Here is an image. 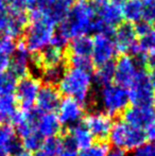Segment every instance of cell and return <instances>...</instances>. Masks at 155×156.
Returning <instances> with one entry per match:
<instances>
[{
	"instance_id": "1",
	"label": "cell",
	"mask_w": 155,
	"mask_h": 156,
	"mask_svg": "<svg viewBox=\"0 0 155 156\" xmlns=\"http://www.w3.org/2000/svg\"><path fill=\"white\" fill-rule=\"evenodd\" d=\"M58 25L51 46L60 48L66 46L75 37L96 32L97 16L95 5L88 0H77Z\"/></svg>"
},
{
	"instance_id": "2",
	"label": "cell",
	"mask_w": 155,
	"mask_h": 156,
	"mask_svg": "<svg viewBox=\"0 0 155 156\" xmlns=\"http://www.w3.org/2000/svg\"><path fill=\"white\" fill-rule=\"evenodd\" d=\"M56 31V23L36 9H32L25 29V44L28 51L38 54L52 45Z\"/></svg>"
},
{
	"instance_id": "3",
	"label": "cell",
	"mask_w": 155,
	"mask_h": 156,
	"mask_svg": "<svg viewBox=\"0 0 155 156\" xmlns=\"http://www.w3.org/2000/svg\"><path fill=\"white\" fill-rule=\"evenodd\" d=\"M58 86L60 94L85 104L89 100L93 90V74L91 73V70L70 66L65 68Z\"/></svg>"
},
{
	"instance_id": "4",
	"label": "cell",
	"mask_w": 155,
	"mask_h": 156,
	"mask_svg": "<svg viewBox=\"0 0 155 156\" xmlns=\"http://www.w3.org/2000/svg\"><path fill=\"white\" fill-rule=\"evenodd\" d=\"M98 104L101 111L110 117H117L124 113L130 104L128 90L116 83L100 87L98 93Z\"/></svg>"
},
{
	"instance_id": "5",
	"label": "cell",
	"mask_w": 155,
	"mask_h": 156,
	"mask_svg": "<svg viewBox=\"0 0 155 156\" xmlns=\"http://www.w3.org/2000/svg\"><path fill=\"white\" fill-rule=\"evenodd\" d=\"M107 138L110 144H113L115 149H119L125 152H132L147 139L143 129L132 126L122 119L113 123Z\"/></svg>"
},
{
	"instance_id": "6",
	"label": "cell",
	"mask_w": 155,
	"mask_h": 156,
	"mask_svg": "<svg viewBox=\"0 0 155 156\" xmlns=\"http://www.w3.org/2000/svg\"><path fill=\"white\" fill-rule=\"evenodd\" d=\"M97 16V30L96 32L113 33L123 19L122 4H118L111 0H93Z\"/></svg>"
},
{
	"instance_id": "7",
	"label": "cell",
	"mask_w": 155,
	"mask_h": 156,
	"mask_svg": "<svg viewBox=\"0 0 155 156\" xmlns=\"http://www.w3.org/2000/svg\"><path fill=\"white\" fill-rule=\"evenodd\" d=\"M137 33V44L132 55L136 56L143 63L149 62L155 66V27L145 21L136 23L134 26Z\"/></svg>"
},
{
	"instance_id": "8",
	"label": "cell",
	"mask_w": 155,
	"mask_h": 156,
	"mask_svg": "<svg viewBox=\"0 0 155 156\" xmlns=\"http://www.w3.org/2000/svg\"><path fill=\"white\" fill-rule=\"evenodd\" d=\"M130 103L136 106H155V91L149 81L148 72L140 68L126 88Z\"/></svg>"
},
{
	"instance_id": "9",
	"label": "cell",
	"mask_w": 155,
	"mask_h": 156,
	"mask_svg": "<svg viewBox=\"0 0 155 156\" xmlns=\"http://www.w3.org/2000/svg\"><path fill=\"white\" fill-rule=\"evenodd\" d=\"M118 51L113 39V33L96 32L93 38V49H91V61L98 67L113 63Z\"/></svg>"
},
{
	"instance_id": "10",
	"label": "cell",
	"mask_w": 155,
	"mask_h": 156,
	"mask_svg": "<svg viewBox=\"0 0 155 156\" xmlns=\"http://www.w3.org/2000/svg\"><path fill=\"white\" fill-rule=\"evenodd\" d=\"M41 87V80L35 76L28 74L19 79L14 94L21 111H29L35 107V101Z\"/></svg>"
},
{
	"instance_id": "11",
	"label": "cell",
	"mask_w": 155,
	"mask_h": 156,
	"mask_svg": "<svg viewBox=\"0 0 155 156\" xmlns=\"http://www.w3.org/2000/svg\"><path fill=\"white\" fill-rule=\"evenodd\" d=\"M143 63L136 56L123 54L114 64V81L120 86L128 88L140 68H143Z\"/></svg>"
},
{
	"instance_id": "12",
	"label": "cell",
	"mask_w": 155,
	"mask_h": 156,
	"mask_svg": "<svg viewBox=\"0 0 155 156\" xmlns=\"http://www.w3.org/2000/svg\"><path fill=\"white\" fill-rule=\"evenodd\" d=\"M56 116L62 126H66L69 129L81 123L85 116V105L76 99L65 97L58 104Z\"/></svg>"
},
{
	"instance_id": "13",
	"label": "cell",
	"mask_w": 155,
	"mask_h": 156,
	"mask_svg": "<svg viewBox=\"0 0 155 156\" xmlns=\"http://www.w3.org/2000/svg\"><path fill=\"white\" fill-rule=\"evenodd\" d=\"M83 124L93 138L98 140H104L108 137L113 121L112 117L106 115L102 111H93L84 116Z\"/></svg>"
},
{
	"instance_id": "14",
	"label": "cell",
	"mask_w": 155,
	"mask_h": 156,
	"mask_svg": "<svg viewBox=\"0 0 155 156\" xmlns=\"http://www.w3.org/2000/svg\"><path fill=\"white\" fill-rule=\"evenodd\" d=\"M33 123L43 139L56 137L62 132V124L55 113H41L35 108Z\"/></svg>"
},
{
	"instance_id": "15",
	"label": "cell",
	"mask_w": 155,
	"mask_h": 156,
	"mask_svg": "<svg viewBox=\"0 0 155 156\" xmlns=\"http://www.w3.org/2000/svg\"><path fill=\"white\" fill-rule=\"evenodd\" d=\"M137 33L135 27L131 23H122L119 25L113 32V39L117 51L120 53L128 54L132 53L137 44Z\"/></svg>"
},
{
	"instance_id": "16",
	"label": "cell",
	"mask_w": 155,
	"mask_h": 156,
	"mask_svg": "<svg viewBox=\"0 0 155 156\" xmlns=\"http://www.w3.org/2000/svg\"><path fill=\"white\" fill-rule=\"evenodd\" d=\"M155 118V106H136L133 105L124 111L122 120L137 129H145Z\"/></svg>"
},
{
	"instance_id": "17",
	"label": "cell",
	"mask_w": 155,
	"mask_h": 156,
	"mask_svg": "<svg viewBox=\"0 0 155 156\" xmlns=\"http://www.w3.org/2000/svg\"><path fill=\"white\" fill-rule=\"evenodd\" d=\"M31 53L28 51L25 44L21 43L17 44V48L12 54V58H10V65L9 69L17 79L23 78L28 76L31 68Z\"/></svg>"
},
{
	"instance_id": "18",
	"label": "cell",
	"mask_w": 155,
	"mask_h": 156,
	"mask_svg": "<svg viewBox=\"0 0 155 156\" xmlns=\"http://www.w3.org/2000/svg\"><path fill=\"white\" fill-rule=\"evenodd\" d=\"M62 139L65 146L71 147L77 151H81L90 146L95 138L91 136L84 124L79 123L75 126L69 127L67 135Z\"/></svg>"
},
{
	"instance_id": "19",
	"label": "cell",
	"mask_w": 155,
	"mask_h": 156,
	"mask_svg": "<svg viewBox=\"0 0 155 156\" xmlns=\"http://www.w3.org/2000/svg\"><path fill=\"white\" fill-rule=\"evenodd\" d=\"M61 94L58 88L50 85L41 86L35 101V108L41 113H54L61 102Z\"/></svg>"
},
{
	"instance_id": "20",
	"label": "cell",
	"mask_w": 155,
	"mask_h": 156,
	"mask_svg": "<svg viewBox=\"0 0 155 156\" xmlns=\"http://www.w3.org/2000/svg\"><path fill=\"white\" fill-rule=\"evenodd\" d=\"M28 25V16L26 15L25 11L15 10V9L10 8L9 12V17L6 23L4 26L2 33L9 35L12 38L16 39L19 37L23 32Z\"/></svg>"
},
{
	"instance_id": "21",
	"label": "cell",
	"mask_w": 155,
	"mask_h": 156,
	"mask_svg": "<svg viewBox=\"0 0 155 156\" xmlns=\"http://www.w3.org/2000/svg\"><path fill=\"white\" fill-rule=\"evenodd\" d=\"M93 38L82 35L70 39L68 43L69 58H91Z\"/></svg>"
},
{
	"instance_id": "22",
	"label": "cell",
	"mask_w": 155,
	"mask_h": 156,
	"mask_svg": "<svg viewBox=\"0 0 155 156\" xmlns=\"http://www.w3.org/2000/svg\"><path fill=\"white\" fill-rule=\"evenodd\" d=\"M65 60V54L63 48L49 46L41 52L36 54V58H34V64L37 67L43 68L47 66L63 65Z\"/></svg>"
},
{
	"instance_id": "23",
	"label": "cell",
	"mask_w": 155,
	"mask_h": 156,
	"mask_svg": "<svg viewBox=\"0 0 155 156\" xmlns=\"http://www.w3.org/2000/svg\"><path fill=\"white\" fill-rule=\"evenodd\" d=\"M122 16L131 25L143 21V4L141 0H125L121 5Z\"/></svg>"
},
{
	"instance_id": "24",
	"label": "cell",
	"mask_w": 155,
	"mask_h": 156,
	"mask_svg": "<svg viewBox=\"0 0 155 156\" xmlns=\"http://www.w3.org/2000/svg\"><path fill=\"white\" fill-rule=\"evenodd\" d=\"M18 102L14 94L0 96V116L2 120L11 121V119L18 112Z\"/></svg>"
},
{
	"instance_id": "25",
	"label": "cell",
	"mask_w": 155,
	"mask_h": 156,
	"mask_svg": "<svg viewBox=\"0 0 155 156\" xmlns=\"http://www.w3.org/2000/svg\"><path fill=\"white\" fill-rule=\"evenodd\" d=\"M64 70L65 68L63 65L43 67L41 72V82H44L45 85H50V86L58 85V83L60 82L61 78H62Z\"/></svg>"
},
{
	"instance_id": "26",
	"label": "cell",
	"mask_w": 155,
	"mask_h": 156,
	"mask_svg": "<svg viewBox=\"0 0 155 156\" xmlns=\"http://www.w3.org/2000/svg\"><path fill=\"white\" fill-rule=\"evenodd\" d=\"M114 81V63H108L99 66L93 74V83L99 87L113 83Z\"/></svg>"
},
{
	"instance_id": "27",
	"label": "cell",
	"mask_w": 155,
	"mask_h": 156,
	"mask_svg": "<svg viewBox=\"0 0 155 156\" xmlns=\"http://www.w3.org/2000/svg\"><path fill=\"white\" fill-rule=\"evenodd\" d=\"M18 79L10 71H5L0 73V96L5 94H14Z\"/></svg>"
},
{
	"instance_id": "28",
	"label": "cell",
	"mask_w": 155,
	"mask_h": 156,
	"mask_svg": "<svg viewBox=\"0 0 155 156\" xmlns=\"http://www.w3.org/2000/svg\"><path fill=\"white\" fill-rule=\"evenodd\" d=\"M63 149H64L63 139L56 136V137L44 139L39 151H41L46 156H58V154L63 151Z\"/></svg>"
},
{
	"instance_id": "29",
	"label": "cell",
	"mask_w": 155,
	"mask_h": 156,
	"mask_svg": "<svg viewBox=\"0 0 155 156\" xmlns=\"http://www.w3.org/2000/svg\"><path fill=\"white\" fill-rule=\"evenodd\" d=\"M20 144L23 150L28 151L29 153H35L41 150V144H43L44 139L39 136V134L36 131L32 132L31 134L27 135L26 137L21 138Z\"/></svg>"
},
{
	"instance_id": "30",
	"label": "cell",
	"mask_w": 155,
	"mask_h": 156,
	"mask_svg": "<svg viewBox=\"0 0 155 156\" xmlns=\"http://www.w3.org/2000/svg\"><path fill=\"white\" fill-rule=\"evenodd\" d=\"M110 151L108 144H106L103 140L95 142L87 147L84 150H81L80 153H78V156H106Z\"/></svg>"
},
{
	"instance_id": "31",
	"label": "cell",
	"mask_w": 155,
	"mask_h": 156,
	"mask_svg": "<svg viewBox=\"0 0 155 156\" xmlns=\"http://www.w3.org/2000/svg\"><path fill=\"white\" fill-rule=\"evenodd\" d=\"M16 137L12 124H0V148H3L6 151L8 146Z\"/></svg>"
},
{
	"instance_id": "32",
	"label": "cell",
	"mask_w": 155,
	"mask_h": 156,
	"mask_svg": "<svg viewBox=\"0 0 155 156\" xmlns=\"http://www.w3.org/2000/svg\"><path fill=\"white\" fill-rule=\"evenodd\" d=\"M17 48V44L14 38L0 31V52L6 55H12Z\"/></svg>"
},
{
	"instance_id": "33",
	"label": "cell",
	"mask_w": 155,
	"mask_h": 156,
	"mask_svg": "<svg viewBox=\"0 0 155 156\" xmlns=\"http://www.w3.org/2000/svg\"><path fill=\"white\" fill-rule=\"evenodd\" d=\"M143 21L155 25V0H141Z\"/></svg>"
},
{
	"instance_id": "34",
	"label": "cell",
	"mask_w": 155,
	"mask_h": 156,
	"mask_svg": "<svg viewBox=\"0 0 155 156\" xmlns=\"http://www.w3.org/2000/svg\"><path fill=\"white\" fill-rule=\"evenodd\" d=\"M130 156H155V140L143 142L132 151Z\"/></svg>"
},
{
	"instance_id": "35",
	"label": "cell",
	"mask_w": 155,
	"mask_h": 156,
	"mask_svg": "<svg viewBox=\"0 0 155 156\" xmlns=\"http://www.w3.org/2000/svg\"><path fill=\"white\" fill-rule=\"evenodd\" d=\"M3 3L8 4L10 8L15 10L25 11V10H32L35 4V0H0Z\"/></svg>"
},
{
	"instance_id": "36",
	"label": "cell",
	"mask_w": 155,
	"mask_h": 156,
	"mask_svg": "<svg viewBox=\"0 0 155 156\" xmlns=\"http://www.w3.org/2000/svg\"><path fill=\"white\" fill-rule=\"evenodd\" d=\"M9 12H10V6L0 1V31H2L5 26L9 17Z\"/></svg>"
},
{
	"instance_id": "37",
	"label": "cell",
	"mask_w": 155,
	"mask_h": 156,
	"mask_svg": "<svg viewBox=\"0 0 155 156\" xmlns=\"http://www.w3.org/2000/svg\"><path fill=\"white\" fill-rule=\"evenodd\" d=\"M145 132L146 138L149 139L150 141H154L155 140V118L148 124V126L143 129Z\"/></svg>"
},
{
	"instance_id": "38",
	"label": "cell",
	"mask_w": 155,
	"mask_h": 156,
	"mask_svg": "<svg viewBox=\"0 0 155 156\" xmlns=\"http://www.w3.org/2000/svg\"><path fill=\"white\" fill-rule=\"evenodd\" d=\"M10 65V56L0 52V73L9 69Z\"/></svg>"
},
{
	"instance_id": "39",
	"label": "cell",
	"mask_w": 155,
	"mask_h": 156,
	"mask_svg": "<svg viewBox=\"0 0 155 156\" xmlns=\"http://www.w3.org/2000/svg\"><path fill=\"white\" fill-rule=\"evenodd\" d=\"M106 156H130V154H128V152H125V151L114 148V149H110V151H108Z\"/></svg>"
},
{
	"instance_id": "40",
	"label": "cell",
	"mask_w": 155,
	"mask_h": 156,
	"mask_svg": "<svg viewBox=\"0 0 155 156\" xmlns=\"http://www.w3.org/2000/svg\"><path fill=\"white\" fill-rule=\"evenodd\" d=\"M148 76H149V81H150V83H151L152 88H153V90L155 91V66L152 67L151 71L148 73Z\"/></svg>"
},
{
	"instance_id": "41",
	"label": "cell",
	"mask_w": 155,
	"mask_h": 156,
	"mask_svg": "<svg viewBox=\"0 0 155 156\" xmlns=\"http://www.w3.org/2000/svg\"><path fill=\"white\" fill-rule=\"evenodd\" d=\"M12 156H32L31 153H29L28 151H26V150H20L19 152H17L16 154H14V155H12Z\"/></svg>"
},
{
	"instance_id": "42",
	"label": "cell",
	"mask_w": 155,
	"mask_h": 156,
	"mask_svg": "<svg viewBox=\"0 0 155 156\" xmlns=\"http://www.w3.org/2000/svg\"><path fill=\"white\" fill-rule=\"evenodd\" d=\"M0 156H10L3 148H0Z\"/></svg>"
},
{
	"instance_id": "43",
	"label": "cell",
	"mask_w": 155,
	"mask_h": 156,
	"mask_svg": "<svg viewBox=\"0 0 155 156\" xmlns=\"http://www.w3.org/2000/svg\"><path fill=\"white\" fill-rule=\"evenodd\" d=\"M32 156H46V155L44 154L41 151H37V152H35L34 154H32Z\"/></svg>"
},
{
	"instance_id": "44",
	"label": "cell",
	"mask_w": 155,
	"mask_h": 156,
	"mask_svg": "<svg viewBox=\"0 0 155 156\" xmlns=\"http://www.w3.org/2000/svg\"><path fill=\"white\" fill-rule=\"evenodd\" d=\"M111 1H113V2H116V3H118V4H122L124 1H125V0H111Z\"/></svg>"
},
{
	"instance_id": "45",
	"label": "cell",
	"mask_w": 155,
	"mask_h": 156,
	"mask_svg": "<svg viewBox=\"0 0 155 156\" xmlns=\"http://www.w3.org/2000/svg\"><path fill=\"white\" fill-rule=\"evenodd\" d=\"M3 121V120H2V118H1V116H0V124H1V122Z\"/></svg>"
}]
</instances>
